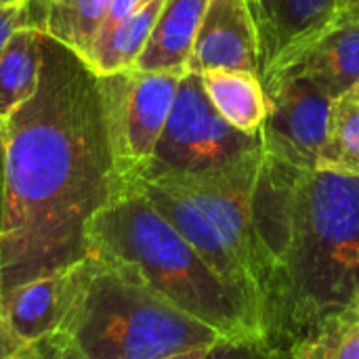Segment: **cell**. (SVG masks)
<instances>
[{
  "label": "cell",
  "instance_id": "5b68a950",
  "mask_svg": "<svg viewBox=\"0 0 359 359\" xmlns=\"http://www.w3.org/2000/svg\"><path fill=\"white\" fill-rule=\"evenodd\" d=\"M61 330L84 359H160L223 339L118 259L88 255Z\"/></svg>",
  "mask_w": 359,
  "mask_h": 359
},
{
  "label": "cell",
  "instance_id": "cb8c5ba5",
  "mask_svg": "<svg viewBox=\"0 0 359 359\" xmlns=\"http://www.w3.org/2000/svg\"><path fill=\"white\" fill-rule=\"evenodd\" d=\"M269 359H320L318 343H305L290 349H271Z\"/></svg>",
  "mask_w": 359,
  "mask_h": 359
},
{
  "label": "cell",
  "instance_id": "e0dca14e",
  "mask_svg": "<svg viewBox=\"0 0 359 359\" xmlns=\"http://www.w3.org/2000/svg\"><path fill=\"white\" fill-rule=\"evenodd\" d=\"M109 6L111 0H50L44 34L84 59L105 25Z\"/></svg>",
  "mask_w": 359,
  "mask_h": 359
},
{
  "label": "cell",
  "instance_id": "d6986e66",
  "mask_svg": "<svg viewBox=\"0 0 359 359\" xmlns=\"http://www.w3.org/2000/svg\"><path fill=\"white\" fill-rule=\"evenodd\" d=\"M50 0H21L0 6V57L19 29H46Z\"/></svg>",
  "mask_w": 359,
  "mask_h": 359
},
{
  "label": "cell",
  "instance_id": "ba28073f",
  "mask_svg": "<svg viewBox=\"0 0 359 359\" xmlns=\"http://www.w3.org/2000/svg\"><path fill=\"white\" fill-rule=\"evenodd\" d=\"M267 116L261 126L263 151L301 170H318L332 101L313 82L278 72L263 82Z\"/></svg>",
  "mask_w": 359,
  "mask_h": 359
},
{
  "label": "cell",
  "instance_id": "d6a6232c",
  "mask_svg": "<svg viewBox=\"0 0 359 359\" xmlns=\"http://www.w3.org/2000/svg\"><path fill=\"white\" fill-rule=\"evenodd\" d=\"M355 90H358V93H359V86H358V88H355Z\"/></svg>",
  "mask_w": 359,
  "mask_h": 359
},
{
  "label": "cell",
  "instance_id": "ffe728a7",
  "mask_svg": "<svg viewBox=\"0 0 359 359\" xmlns=\"http://www.w3.org/2000/svg\"><path fill=\"white\" fill-rule=\"evenodd\" d=\"M322 359H359V316L334 324L318 341Z\"/></svg>",
  "mask_w": 359,
  "mask_h": 359
},
{
  "label": "cell",
  "instance_id": "83f0119b",
  "mask_svg": "<svg viewBox=\"0 0 359 359\" xmlns=\"http://www.w3.org/2000/svg\"><path fill=\"white\" fill-rule=\"evenodd\" d=\"M212 345H208V347H196V349H187V351H181V353H172V355H166V358H160V359H202L206 353H208V349H210Z\"/></svg>",
  "mask_w": 359,
  "mask_h": 359
},
{
  "label": "cell",
  "instance_id": "f1b7e54d",
  "mask_svg": "<svg viewBox=\"0 0 359 359\" xmlns=\"http://www.w3.org/2000/svg\"><path fill=\"white\" fill-rule=\"evenodd\" d=\"M13 2H17V0H0V6H6V4H13Z\"/></svg>",
  "mask_w": 359,
  "mask_h": 359
},
{
  "label": "cell",
  "instance_id": "3957f363",
  "mask_svg": "<svg viewBox=\"0 0 359 359\" xmlns=\"http://www.w3.org/2000/svg\"><path fill=\"white\" fill-rule=\"evenodd\" d=\"M86 236L88 255L133 265L154 290L221 337L263 339L242 301L139 189L130 187L101 208Z\"/></svg>",
  "mask_w": 359,
  "mask_h": 359
},
{
  "label": "cell",
  "instance_id": "9c48e42d",
  "mask_svg": "<svg viewBox=\"0 0 359 359\" xmlns=\"http://www.w3.org/2000/svg\"><path fill=\"white\" fill-rule=\"evenodd\" d=\"M250 11L261 82L339 23V0H259Z\"/></svg>",
  "mask_w": 359,
  "mask_h": 359
},
{
  "label": "cell",
  "instance_id": "30bf717a",
  "mask_svg": "<svg viewBox=\"0 0 359 359\" xmlns=\"http://www.w3.org/2000/svg\"><path fill=\"white\" fill-rule=\"evenodd\" d=\"M250 72L259 76V40L246 0H208L189 72Z\"/></svg>",
  "mask_w": 359,
  "mask_h": 359
},
{
  "label": "cell",
  "instance_id": "277c9868",
  "mask_svg": "<svg viewBox=\"0 0 359 359\" xmlns=\"http://www.w3.org/2000/svg\"><path fill=\"white\" fill-rule=\"evenodd\" d=\"M263 156L261 147L212 172L162 175L133 185L198 250L259 328L265 276L252 221V196Z\"/></svg>",
  "mask_w": 359,
  "mask_h": 359
},
{
  "label": "cell",
  "instance_id": "4316f807",
  "mask_svg": "<svg viewBox=\"0 0 359 359\" xmlns=\"http://www.w3.org/2000/svg\"><path fill=\"white\" fill-rule=\"evenodd\" d=\"M339 21H359V0H339Z\"/></svg>",
  "mask_w": 359,
  "mask_h": 359
},
{
  "label": "cell",
  "instance_id": "5bb4252c",
  "mask_svg": "<svg viewBox=\"0 0 359 359\" xmlns=\"http://www.w3.org/2000/svg\"><path fill=\"white\" fill-rule=\"evenodd\" d=\"M164 0H151L126 19L103 29L82 59L97 76L133 69L151 36Z\"/></svg>",
  "mask_w": 359,
  "mask_h": 359
},
{
  "label": "cell",
  "instance_id": "603a6c76",
  "mask_svg": "<svg viewBox=\"0 0 359 359\" xmlns=\"http://www.w3.org/2000/svg\"><path fill=\"white\" fill-rule=\"evenodd\" d=\"M147 2H151V0H111V6H109V13H107V19H105L103 29H107V27L116 25L118 21L126 19L128 15H133L135 11H139Z\"/></svg>",
  "mask_w": 359,
  "mask_h": 359
},
{
  "label": "cell",
  "instance_id": "44dd1931",
  "mask_svg": "<svg viewBox=\"0 0 359 359\" xmlns=\"http://www.w3.org/2000/svg\"><path fill=\"white\" fill-rule=\"evenodd\" d=\"M13 359H84L74 341L63 332L57 330L48 337H42L38 341L25 343Z\"/></svg>",
  "mask_w": 359,
  "mask_h": 359
},
{
  "label": "cell",
  "instance_id": "7a4b0ae2",
  "mask_svg": "<svg viewBox=\"0 0 359 359\" xmlns=\"http://www.w3.org/2000/svg\"><path fill=\"white\" fill-rule=\"evenodd\" d=\"M252 221L265 276L261 332L271 349L318 341L359 316V177L265 154Z\"/></svg>",
  "mask_w": 359,
  "mask_h": 359
},
{
  "label": "cell",
  "instance_id": "7402d4cb",
  "mask_svg": "<svg viewBox=\"0 0 359 359\" xmlns=\"http://www.w3.org/2000/svg\"><path fill=\"white\" fill-rule=\"evenodd\" d=\"M271 347L261 337L219 339L202 359H269Z\"/></svg>",
  "mask_w": 359,
  "mask_h": 359
},
{
  "label": "cell",
  "instance_id": "484cf974",
  "mask_svg": "<svg viewBox=\"0 0 359 359\" xmlns=\"http://www.w3.org/2000/svg\"><path fill=\"white\" fill-rule=\"evenodd\" d=\"M4 168H6V135H4V120H0V221L4 208Z\"/></svg>",
  "mask_w": 359,
  "mask_h": 359
},
{
  "label": "cell",
  "instance_id": "8fae6325",
  "mask_svg": "<svg viewBox=\"0 0 359 359\" xmlns=\"http://www.w3.org/2000/svg\"><path fill=\"white\" fill-rule=\"evenodd\" d=\"M80 263L25 282L0 297V313L23 345L61 330L80 288Z\"/></svg>",
  "mask_w": 359,
  "mask_h": 359
},
{
  "label": "cell",
  "instance_id": "d4e9b609",
  "mask_svg": "<svg viewBox=\"0 0 359 359\" xmlns=\"http://www.w3.org/2000/svg\"><path fill=\"white\" fill-rule=\"evenodd\" d=\"M21 347H23V343L13 334L6 320L0 313V359H13Z\"/></svg>",
  "mask_w": 359,
  "mask_h": 359
},
{
  "label": "cell",
  "instance_id": "52a82bcc",
  "mask_svg": "<svg viewBox=\"0 0 359 359\" xmlns=\"http://www.w3.org/2000/svg\"><path fill=\"white\" fill-rule=\"evenodd\" d=\"M185 74L133 67L97 76L107 139L116 168L128 189L156 154L179 82Z\"/></svg>",
  "mask_w": 359,
  "mask_h": 359
},
{
  "label": "cell",
  "instance_id": "4dcf8cb0",
  "mask_svg": "<svg viewBox=\"0 0 359 359\" xmlns=\"http://www.w3.org/2000/svg\"><path fill=\"white\" fill-rule=\"evenodd\" d=\"M318 347H320V345H318ZM320 359H322V351H320Z\"/></svg>",
  "mask_w": 359,
  "mask_h": 359
},
{
  "label": "cell",
  "instance_id": "1f68e13d",
  "mask_svg": "<svg viewBox=\"0 0 359 359\" xmlns=\"http://www.w3.org/2000/svg\"><path fill=\"white\" fill-rule=\"evenodd\" d=\"M55 2H63V0H55Z\"/></svg>",
  "mask_w": 359,
  "mask_h": 359
},
{
  "label": "cell",
  "instance_id": "836d02e7",
  "mask_svg": "<svg viewBox=\"0 0 359 359\" xmlns=\"http://www.w3.org/2000/svg\"><path fill=\"white\" fill-rule=\"evenodd\" d=\"M17 2H21V0H17Z\"/></svg>",
  "mask_w": 359,
  "mask_h": 359
},
{
  "label": "cell",
  "instance_id": "6da1fadb",
  "mask_svg": "<svg viewBox=\"0 0 359 359\" xmlns=\"http://www.w3.org/2000/svg\"><path fill=\"white\" fill-rule=\"evenodd\" d=\"M0 297L88 257V223L124 185L97 74L44 34L36 95L4 120Z\"/></svg>",
  "mask_w": 359,
  "mask_h": 359
},
{
  "label": "cell",
  "instance_id": "8992f818",
  "mask_svg": "<svg viewBox=\"0 0 359 359\" xmlns=\"http://www.w3.org/2000/svg\"><path fill=\"white\" fill-rule=\"evenodd\" d=\"M261 147V135L233 128L208 99L202 76L187 72L179 82L156 154L137 181L162 175L212 172Z\"/></svg>",
  "mask_w": 359,
  "mask_h": 359
},
{
  "label": "cell",
  "instance_id": "2e32d148",
  "mask_svg": "<svg viewBox=\"0 0 359 359\" xmlns=\"http://www.w3.org/2000/svg\"><path fill=\"white\" fill-rule=\"evenodd\" d=\"M40 29H19L0 57V120H6L15 109L27 103L40 84L42 69Z\"/></svg>",
  "mask_w": 359,
  "mask_h": 359
},
{
  "label": "cell",
  "instance_id": "ac0fdd59",
  "mask_svg": "<svg viewBox=\"0 0 359 359\" xmlns=\"http://www.w3.org/2000/svg\"><path fill=\"white\" fill-rule=\"evenodd\" d=\"M318 170L359 177V93L351 90L332 101Z\"/></svg>",
  "mask_w": 359,
  "mask_h": 359
},
{
  "label": "cell",
  "instance_id": "f546056e",
  "mask_svg": "<svg viewBox=\"0 0 359 359\" xmlns=\"http://www.w3.org/2000/svg\"><path fill=\"white\" fill-rule=\"evenodd\" d=\"M246 2H248V6H255V4H257L259 0H246Z\"/></svg>",
  "mask_w": 359,
  "mask_h": 359
},
{
  "label": "cell",
  "instance_id": "4fadbf2b",
  "mask_svg": "<svg viewBox=\"0 0 359 359\" xmlns=\"http://www.w3.org/2000/svg\"><path fill=\"white\" fill-rule=\"evenodd\" d=\"M208 0H164L135 67L143 72H189L194 42Z\"/></svg>",
  "mask_w": 359,
  "mask_h": 359
},
{
  "label": "cell",
  "instance_id": "9a60e30c",
  "mask_svg": "<svg viewBox=\"0 0 359 359\" xmlns=\"http://www.w3.org/2000/svg\"><path fill=\"white\" fill-rule=\"evenodd\" d=\"M202 84L217 111L238 130L259 135L267 116L263 82L250 72H204Z\"/></svg>",
  "mask_w": 359,
  "mask_h": 359
},
{
  "label": "cell",
  "instance_id": "7c38bea8",
  "mask_svg": "<svg viewBox=\"0 0 359 359\" xmlns=\"http://www.w3.org/2000/svg\"><path fill=\"white\" fill-rule=\"evenodd\" d=\"M278 72L307 78L330 99L355 90L359 86V21L334 23Z\"/></svg>",
  "mask_w": 359,
  "mask_h": 359
}]
</instances>
